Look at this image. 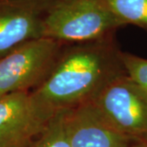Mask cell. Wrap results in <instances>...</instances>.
<instances>
[{
  "mask_svg": "<svg viewBox=\"0 0 147 147\" xmlns=\"http://www.w3.org/2000/svg\"><path fill=\"white\" fill-rule=\"evenodd\" d=\"M114 37L65 44L52 71L30 92L32 100L50 115L92 102L114 80L127 74Z\"/></svg>",
  "mask_w": 147,
  "mask_h": 147,
  "instance_id": "6da1fadb",
  "label": "cell"
},
{
  "mask_svg": "<svg viewBox=\"0 0 147 147\" xmlns=\"http://www.w3.org/2000/svg\"><path fill=\"white\" fill-rule=\"evenodd\" d=\"M119 21L103 0H54L42 21V38L63 44L113 37Z\"/></svg>",
  "mask_w": 147,
  "mask_h": 147,
  "instance_id": "7a4b0ae2",
  "label": "cell"
},
{
  "mask_svg": "<svg viewBox=\"0 0 147 147\" xmlns=\"http://www.w3.org/2000/svg\"><path fill=\"white\" fill-rule=\"evenodd\" d=\"M64 45L51 38H38L0 59V96L38 88L52 71Z\"/></svg>",
  "mask_w": 147,
  "mask_h": 147,
  "instance_id": "3957f363",
  "label": "cell"
},
{
  "mask_svg": "<svg viewBox=\"0 0 147 147\" xmlns=\"http://www.w3.org/2000/svg\"><path fill=\"white\" fill-rule=\"evenodd\" d=\"M92 103L116 131L147 139V92L127 74L110 83Z\"/></svg>",
  "mask_w": 147,
  "mask_h": 147,
  "instance_id": "277c9868",
  "label": "cell"
},
{
  "mask_svg": "<svg viewBox=\"0 0 147 147\" xmlns=\"http://www.w3.org/2000/svg\"><path fill=\"white\" fill-rule=\"evenodd\" d=\"M53 116L35 105L30 92L0 96V147H28Z\"/></svg>",
  "mask_w": 147,
  "mask_h": 147,
  "instance_id": "5b68a950",
  "label": "cell"
},
{
  "mask_svg": "<svg viewBox=\"0 0 147 147\" xmlns=\"http://www.w3.org/2000/svg\"><path fill=\"white\" fill-rule=\"evenodd\" d=\"M54 0H0V59L42 38V21Z\"/></svg>",
  "mask_w": 147,
  "mask_h": 147,
  "instance_id": "8992f818",
  "label": "cell"
},
{
  "mask_svg": "<svg viewBox=\"0 0 147 147\" xmlns=\"http://www.w3.org/2000/svg\"><path fill=\"white\" fill-rule=\"evenodd\" d=\"M64 126L70 147H129L136 141L110 126L92 102L65 110Z\"/></svg>",
  "mask_w": 147,
  "mask_h": 147,
  "instance_id": "52a82bcc",
  "label": "cell"
},
{
  "mask_svg": "<svg viewBox=\"0 0 147 147\" xmlns=\"http://www.w3.org/2000/svg\"><path fill=\"white\" fill-rule=\"evenodd\" d=\"M123 26L133 25L147 31V0H103Z\"/></svg>",
  "mask_w": 147,
  "mask_h": 147,
  "instance_id": "ba28073f",
  "label": "cell"
},
{
  "mask_svg": "<svg viewBox=\"0 0 147 147\" xmlns=\"http://www.w3.org/2000/svg\"><path fill=\"white\" fill-rule=\"evenodd\" d=\"M65 110L57 112L42 132L28 147H70L64 126Z\"/></svg>",
  "mask_w": 147,
  "mask_h": 147,
  "instance_id": "9c48e42d",
  "label": "cell"
},
{
  "mask_svg": "<svg viewBox=\"0 0 147 147\" xmlns=\"http://www.w3.org/2000/svg\"><path fill=\"white\" fill-rule=\"evenodd\" d=\"M121 60L129 78L147 92V59L121 52Z\"/></svg>",
  "mask_w": 147,
  "mask_h": 147,
  "instance_id": "30bf717a",
  "label": "cell"
},
{
  "mask_svg": "<svg viewBox=\"0 0 147 147\" xmlns=\"http://www.w3.org/2000/svg\"><path fill=\"white\" fill-rule=\"evenodd\" d=\"M129 147H147V139L136 140L131 143Z\"/></svg>",
  "mask_w": 147,
  "mask_h": 147,
  "instance_id": "8fae6325",
  "label": "cell"
}]
</instances>
